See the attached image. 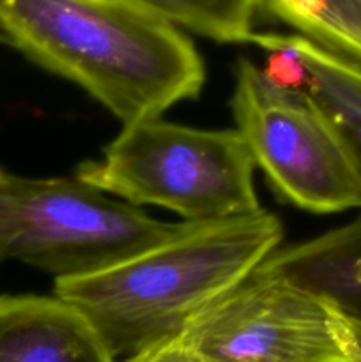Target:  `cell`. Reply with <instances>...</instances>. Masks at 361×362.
<instances>
[{
	"label": "cell",
	"instance_id": "cell-7",
	"mask_svg": "<svg viewBox=\"0 0 361 362\" xmlns=\"http://www.w3.org/2000/svg\"><path fill=\"white\" fill-rule=\"evenodd\" d=\"M258 271L321 297L361 325V216L317 239L275 251Z\"/></svg>",
	"mask_w": 361,
	"mask_h": 362
},
{
	"label": "cell",
	"instance_id": "cell-9",
	"mask_svg": "<svg viewBox=\"0 0 361 362\" xmlns=\"http://www.w3.org/2000/svg\"><path fill=\"white\" fill-rule=\"evenodd\" d=\"M257 7L361 69V11L356 0H257Z\"/></svg>",
	"mask_w": 361,
	"mask_h": 362
},
{
	"label": "cell",
	"instance_id": "cell-10",
	"mask_svg": "<svg viewBox=\"0 0 361 362\" xmlns=\"http://www.w3.org/2000/svg\"><path fill=\"white\" fill-rule=\"evenodd\" d=\"M219 42H248L257 0H130Z\"/></svg>",
	"mask_w": 361,
	"mask_h": 362
},
{
	"label": "cell",
	"instance_id": "cell-8",
	"mask_svg": "<svg viewBox=\"0 0 361 362\" xmlns=\"http://www.w3.org/2000/svg\"><path fill=\"white\" fill-rule=\"evenodd\" d=\"M308 73L303 94L328 122L361 180V69L303 35H285Z\"/></svg>",
	"mask_w": 361,
	"mask_h": 362
},
{
	"label": "cell",
	"instance_id": "cell-6",
	"mask_svg": "<svg viewBox=\"0 0 361 362\" xmlns=\"http://www.w3.org/2000/svg\"><path fill=\"white\" fill-rule=\"evenodd\" d=\"M0 362H119L87 318L57 296L0 297Z\"/></svg>",
	"mask_w": 361,
	"mask_h": 362
},
{
	"label": "cell",
	"instance_id": "cell-3",
	"mask_svg": "<svg viewBox=\"0 0 361 362\" xmlns=\"http://www.w3.org/2000/svg\"><path fill=\"white\" fill-rule=\"evenodd\" d=\"M253 168L237 129H195L156 117L126 124L103 158L81 163L74 177L134 207L158 205L205 223L262 211Z\"/></svg>",
	"mask_w": 361,
	"mask_h": 362
},
{
	"label": "cell",
	"instance_id": "cell-1",
	"mask_svg": "<svg viewBox=\"0 0 361 362\" xmlns=\"http://www.w3.org/2000/svg\"><path fill=\"white\" fill-rule=\"evenodd\" d=\"M278 218L180 223L163 243L101 271L55 279V296L87 318L119 362L183 334L205 310L246 281L282 240Z\"/></svg>",
	"mask_w": 361,
	"mask_h": 362
},
{
	"label": "cell",
	"instance_id": "cell-12",
	"mask_svg": "<svg viewBox=\"0 0 361 362\" xmlns=\"http://www.w3.org/2000/svg\"><path fill=\"white\" fill-rule=\"evenodd\" d=\"M357 2V7H360V11H361V0H356Z\"/></svg>",
	"mask_w": 361,
	"mask_h": 362
},
{
	"label": "cell",
	"instance_id": "cell-5",
	"mask_svg": "<svg viewBox=\"0 0 361 362\" xmlns=\"http://www.w3.org/2000/svg\"><path fill=\"white\" fill-rule=\"evenodd\" d=\"M232 108L255 166L287 202L317 214L361 209L360 177L303 92L275 87L241 59Z\"/></svg>",
	"mask_w": 361,
	"mask_h": 362
},
{
	"label": "cell",
	"instance_id": "cell-11",
	"mask_svg": "<svg viewBox=\"0 0 361 362\" xmlns=\"http://www.w3.org/2000/svg\"><path fill=\"white\" fill-rule=\"evenodd\" d=\"M347 332H349V346L350 354H353V361L361 362V325L347 320Z\"/></svg>",
	"mask_w": 361,
	"mask_h": 362
},
{
	"label": "cell",
	"instance_id": "cell-2",
	"mask_svg": "<svg viewBox=\"0 0 361 362\" xmlns=\"http://www.w3.org/2000/svg\"><path fill=\"white\" fill-rule=\"evenodd\" d=\"M0 35L124 126L197 98L205 81L177 25L130 0H0Z\"/></svg>",
	"mask_w": 361,
	"mask_h": 362
},
{
	"label": "cell",
	"instance_id": "cell-4",
	"mask_svg": "<svg viewBox=\"0 0 361 362\" xmlns=\"http://www.w3.org/2000/svg\"><path fill=\"white\" fill-rule=\"evenodd\" d=\"M133 362H354L345 317L257 271L176 339Z\"/></svg>",
	"mask_w": 361,
	"mask_h": 362
}]
</instances>
